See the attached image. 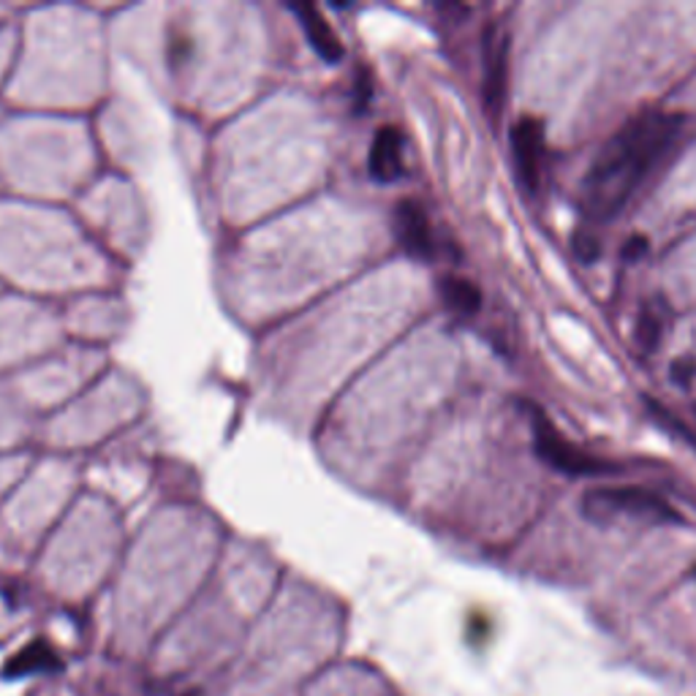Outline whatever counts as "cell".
Returning <instances> with one entry per match:
<instances>
[{
	"label": "cell",
	"mask_w": 696,
	"mask_h": 696,
	"mask_svg": "<svg viewBox=\"0 0 696 696\" xmlns=\"http://www.w3.org/2000/svg\"><path fill=\"white\" fill-rule=\"evenodd\" d=\"M683 131V115L642 110L607 145L582 182V204L593 221H613L648 182Z\"/></svg>",
	"instance_id": "cell-1"
},
{
	"label": "cell",
	"mask_w": 696,
	"mask_h": 696,
	"mask_svg": "<svg viewBox=\"0 0 696 696\" xmlns=\"http://www.w3.org/2000/svg\"><path fill=\"white\" fill-rule=\"evenodd\" d=\"M582 515L596 525H607L618 517H637L655 525L683 523L681 512L666 504L653 490L624 484V487H593L582 495Z\"/></svg>",
	"instance_id": "cell-2"
},
{
	"label": "cell",
	"mask_w": 696,
	"mask_h": 696,
	"mask_svg": "<svg viewBox=\"0 0 696 696\" xmlns=\"http://www.w3.org/2000/svg\"><path fill=\"white\" fill-rule=\"evenodd\" d=\"M530 411V427H534V447L536 454L545 460L547 465L555 468L558 473H569V476H596V473H609L613 463L607 460H598L593 454L582 452L580 447H574L572 441L561 436L555 425L550 422V416L541 408L528 406Z\"/></svg>",
	"instance_id": "cell-3"
},
{
	"label": "cell",
	"mask_w": 696,
	"mask_h": 696,
	"mask_svg": "<svg viewBox=\"0 0 696 696\" xmlns=\"http://www.w3.org/2000/svg\"><path fill=\"white\" fill-rule=\"evenodd\" d=\"M482 101L490 120L504 115L506 88H509V36L504 25L493 22L482 36Z\"/></svg>",
	"instance_id": "cell-4"
},
{
	"label": "cell",
	"mask_w": 696,
	"mask_h": 696,
	"mask_svg": "<svg viewBox=\"0 0 696 696\" xmlns=\"http://www.w3.org/2000/svg\"><path fill=\"white\" fill-rule=\"evenodd\" d=\"M512 153H515V167L520 186L528 193H539L545 182L547 164V142L545 128L536 117H520L512 128Z\"/></svg>",
	"instance_id": "cell-5"
},
{
	"label": "cell",
	"mask_w": 696,
	"mask_h": 696,
	"mask_svg": "<svg viewBox=\"0 0 696 696\" xmlns=\"http://www.w3.org/2000/svg\"><path fill=\"white\" fill-rule=\"evenodd\" d=\"M395 237L401 248L414 259H433L436 256V237L427 221L425 207L414 199H403L395 207Z\"/></svg>",
	"instance_id": "cell-6"
},
{
	"label": "cell",
	"mask_w": 696,
	"mask_h": 696,
	"mask_svg": "<svg viewBox=\"0 0 696 696\" xmlns=\"http://www.w3.org/2000/svg\"><path fill=\"white\" fill-rule=\"evenodd\" d=\"M368 169L370 177L379 182H395L406 172V164H403V136L395 125H384V128H379V134L373 136Z\"/></svg>",
	"instance_id": "cell-7"
},
{
	"label": "cell",
	"mask_w": 696,
	"mask_h": 696,
	"mask_svg": "<svg viewBox=\"0 0 696 696\" xmlns=\"http://www.w3.org/2000/svg\"><path fill=\"white\" fill-rule=\"evenodd\" d=\"M294 14L300 16L302 22V31H305L307 42H311V47L316 49V55L322 60L327 63H340L344 60V44H340V38L335 36V31L329 27V22L324 20L322 11L316 9V5L311 3H296L294 5Z\"/></svg>",
	"instance_id": "cell-8"
},
{
	"label": "cell",
	"mask_w": 696,
	"mask_h": 696,
	"mask_svg": "<svg viewBox=\"0 0 696 696\" xmlns=\"http://www.w3.org/2000/svg\"><path fill=\"white\" fill-rule=\"evenodd\" d=\"M60 670V659L53 648H49L44 639L25 644L14 659H9L5 664V677H25V675H38V672H55Z\"/></svg>",
	"instance_id": "cell-9"
},
{
	"label": "cell",
	"mask_w": 696,
	"mask_h": 696,
	"mask_svg": "<svg viewBox=\"0 0 696 696\" xmlns=\"http://www.w3.org/2000/svg\"><path fill=\"white\" fill-rule=\"evenodd\" d=\"M441 300L449 311H454L458 316H473L479 313L482 307V291L473 287L468 278H458V276H447L441 278Z\"/></svg>",
	"instance_id": "cell-10"
},
{
	"label": "cell",
	"mask_w": 696,
	"mask_h": 696,
	"mask_svg": "<svg viewBox=\"0 0 696 696\" xmlns=\"http://www.w3.org/2000/svg\"><path fill=\"white\" fill-rule=\"evenodd\" d=\"M661 333H664V322H661L659 311L653 305H644L642 313L637 318V329H635V338L637 346L642 351H655L661 344Z\"/></svg>",
	"instance_id": "cell-11"
},
{
	"label": "cell",
	"mask_w": 696,
	"mask_h": 696,
	"mask_svg": "<svg viewBox=\"0 0 696 696\" xmlns=\"http://www.w3.org/2000/svg\"><path fill=\"white\" fill-rule=\"evenodd\" d=\"M574 245H577V256H580L582 261H585V265L598 256V245H596V239H593V237H585V234H577V243H574Z\"/></svg>",
	"instance_id": "cell-12"
}]
</instances>
